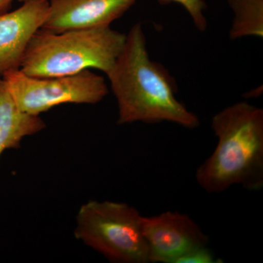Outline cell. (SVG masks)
<instances>
[{
	"label": "cell",
	"mask_w": 263,
	"mask_h": 263,
	"mask_svg": "<svg viewBox=\"0 0 263 263\" xmlns=\"http://www.w3.org/2000/svg\"><path fill=\"white\" fill-rule=\"evenodd\" d=\"M106 75L117 100L118 124L168 122L188 129L200 124L196 114L176 98L172 77L151 60L141 24L126 34L122 51Z\"/></svg>",
	"instance_id": "6da1fadb"
},
{
	"label": "cell",
	"mask_w": 263,
	"mask_h": 263,
	"mask_svg": "<svg viewBox=\"0 0 263 263\" xmlns=\"http://www.w3.org/2000/svg\"><path fill=\"white\" fill-rule=\"evenodd\" d=\"M212 127L217 145L197 169L195 178L209 194L234 185L249 191L263 187V110L239 102L215 114Z\"/></svg>",
	"instance_id": "7a4b0ae2"
},
{
	"label": "cell",
	"mask_w": 263,
	"mask_h": 263,
	"mask_svg": "<svg viewBox=\"0 0 263 263\" xmlns=\"http://www.w3.org/2000/svg\"><path fill=\"white\" fill-rule=\"evenodd\" d=\"M126 34L110 28L51 32L38 29L29 40L20 69L29 76L55 77L97 69H111L125 43Z\"/></svg>",
	"instance_id": "3957f363"
},
{
	"label": "cell",
	"mask_w": 263,
	"mask_h": 263,
	"mask_svg": "<svg viewBox=\"0 0 263 263\" xmlns=\"http://www.w3.org/2000/svg\"><path fill=\"white\" fill-rule=\"evenodd\" d=\"M142 219L124 202L89 200L78 212L74 235L111 262L149 263Z\"/></svg>",
	"instance_id": "277c9868"
},
{
	"label": "cell",
	"mask_w": 263,
	"mask_h": 263,
	"mask_svg": "<svg viewBox=\"0 0 263 263\" xmlns=\"http://www.w3.org/2000/svg\"><path fill=\"white\" fill-rule=\"evenodd\" d=\"M2 79L17 107L34 116L62 104L98 103L108 94L103 76L89 70L72 75L36 78L15 69L5 72Z\"/></svg>",
	"instance_id": "5b68a950"
},
{
	"label": "cell",
	"mask_w": 263,
	"mask_h": 263,
	"mask_svg": "<svg viewBox=\"0 0 263 263\" xmlns=\"http://www.w3.org/2000/svg\"><path fill=\"white\" fill-rule=\"evenodd\" d=\"M142 230L150 262L177 263L185 254L209 243L200 226L182 213L167 211L143 216Z\"/></svg>",
	"instance_id": "8992f818"
},
{
	"label": "cell",
	"mask_w": 263,
	"mask_h": 263,
	"mask_svg": "<svg viewBox=\"0 0 263 263\" xmlns=\"http://www.w3.org/2000/svg\"><path fill=\"white\" fill-rule=\"evenodd\" d=\"M136 0H49L41 29L51 32L110 27Z\"/></svg>",
	"instance_id": "52a82bcc"
},
{
	"label": "cell",
	"mask_w": 263,
	"mask_h": 263,
	"mask_svg": "<svg viewBox=\"0 0 263 263\" xmlns=\"http://www.w3.org/2000/svg\"><path fill=\"white\" fill-rule=\"evenodd\" d=\"M48 7L49 0H29L0 15V78L19 69L29 40L46 20Z\"/></svg>",
	"instance_id": "ba28073f"
},
{
	"label": "cell",
	"mask_w": 263,
	"mask_h": 263,
	"mask_svg": "<svg viewBox=\"0 0 263 263\" xmlns=\"http://www.w3.org/2000/svg\"><path fill=\"white\" fill-rule=\"evenodd\" d=\"M46 127L40 116L24 113L17 107L0 78V157L5 150L19 148L25 137L36 134Z\"/></svg>",
	"instance_id": "9c48e42d"
},
{
	"label": "cell",
	"mask_w": 263,
	"mask_h": 263,
	"mask_svg": "<svg viewBox=\"0 0 263 263\" xmlns=\"http://www.w3.org/2000/svg\"><path fill=\"white\" fill-rule=\"evenodd\" d=\"M234 13L230 30L231 40L263 37V0H228Z\"/></svg>",
	"instance_id": "30bf717a"
},
{
	"label": "cell",
	"mask_w": 263,
	"mask_h": 263,
	"mask_svg": "<svg viewBox=\"0 0 263 263\" xmlns=\"http://www.w3.org/2000/svg\"><path fill=\"white\" fill-rule=\"evenodd\" d=\"M162 3H176L182 5L193 19L194 24L200 32L207 28V20L204 15L206 5L203 0H159Z\"/></svg>",
	"instance_id": "8fae6325"
},
{
	"label": "cell",
	"mask_w": 263,
	"mask_h": 263,
	"mask_svg": "<svg viewBox=\"0 0 263 263\" xmlns=\"http://www.w3.org/2000/svg\"><path fill=\"white\" fill-rule=\"evenodd\" d=\"M220 259L216 258L215 255L206 247L194 249L183 256L177 263H219Z\"/></svg>",
	"instance_id": "7c38bea8"
},
{
	"label": "cell",
	"mask_w": 263,
	"mask_h": 263,
	"mask_svg": "<svg viewBox=\"0 0 263 263\" xmlns=\"http://www.w3.org/2000/svg\"><path fill=\"white\" fill-rule=\"evenodd\" d=\"M13 0H0V15L8 13Z\"/></svg>",
	"instance_id": "4fadbf2b"
},
{
	"label": "cell",
	"mask_w": 263,
	"mask_h": 263,
	"mask_svg": "<svg viewBox=\"0 0 263 263\" xmlns=\"http://www.w3.org/2000/svg\"><path fill=\"white\" fill-rule=\"evenodd\" d=\"M19 2H22V3H25V2L29 1V0H18Z\"/></svg>",
	"instance_id": "5bb4252c"
}]
</instances>
